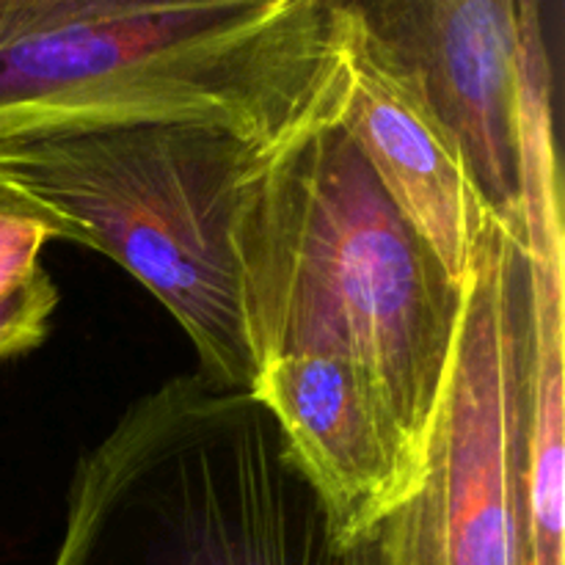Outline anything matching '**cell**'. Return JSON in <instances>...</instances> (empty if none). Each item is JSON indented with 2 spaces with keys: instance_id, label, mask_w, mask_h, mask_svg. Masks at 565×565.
Listing matches in <instances>:
<instances>
[{
  "instance_id": "3",
  "label": "cell",
  "mask_w": 565,
  "mask_h": 565,
  "mask_svg": "<svg viewBox=\"0 0 565 565\" xmlns=\"http://www.w3.org/2000/svg\"><path fill=\"white\" fill-rule=\"evenodd\" d=\"M53 565H362L248 392L182 375L81 458Z\"/></svg>"
},
{
  "instance_id": "8",
  "label": "cell",
  "mask_w": 565,
  "mask_h": 565,
  "mask_svg": "<svg viewBox=\"0 0 565 565\" xmlns=\"http://www.w3.org/2000/svg\"><path fill=\"white\" fill-rule=\"evenodd\" d=\"M519 248L527 287L530 550L533 565H565V232L546 50H533L524 70Z\"/></svg>"
},
{
  "instance_id": "2",
  "label": "cell",
  "mask_w": 565,
  "mask_h": 565,
  "mask_svg": "<svg viewBox=\"0 0 565 565\" xmlns=\"http://www.w3.org/2000/svg\"><path fill=\"white\" fill-rule=\"evenodd\" d=\"M232 246L252 367L287 353L345 356L425 461L463 285L447 279L340 121L254 174Z\"/></svg>"
},
{
  "instance_id": "7",
  "label": "cell",
  "mask_w": 565,
  "mask_h": 565,
  "mask_svg": "<svg viewBox=\"0 0 565 565\" xmlns=\"http://www.w3.org/2000/svg\"><path fill=\"white\" fill-rule=\"evenodd\" d=\"M248 395L276 423L345 550L419 489L425 461L379 390L345 356H276L254 370Z\"/></svg>"
},
{
  "instance_id": "4",
  "label": "cell",
  "mask_w": 565,
  "mask_h": 565,
  "mask_svg": "<svg viewBox=\"0 0 565 565\" xmlns=\"http://www.w3.org/2000/svg\"><path fill=\"white\" fill-rule=\"evenodd\" d=\"M281 149L210 125L0 143V196L53 237L116 259L174 315L196 348L199 375L248 392L232 226L243 188Z\"/></svg>"
},
{
  "instance_id": "10",
  "label": "cell",
  "mask_w": 565,
  "mask_h": 565,
  "mask_svg": "<svg viewBox=\"0 0 565 565\" xmlns=\"http://www.w3.org/2000/svg\"><path fill=\"white\" fill-rule=\"evenodd\" d=\"M58 307V290L47 270L0 292V362L36 348L47 337L50 318Z\"/></svg>"
},
{
  "instance_id": "6",
  "label": "cell",
  "mask_w": 565,
  "mask_h": 565,
  "mask_svg": "<svg viewBox=\"0 0 565 565\" xmlns=\"http://www.w3.org/2000/svg\"><path fill=\"white\" fill-rule=\"evenodd\" d=\"M461 149L497 218L519 235L522 88L544 9L533 0L353 3Z\"/></svg>"
},
{
  "instance_id": "1",
  "label": "cell",
  "mask_w": 565,
  "mask_h": 565,
  "mask_svg": "<svg viewBox=\"0 0 565 565\" xmlns=\"http://www.w3.org/2000/svg\"><path fill=\"white\" fill-rule=\"evenodd\" d=\"M348 83V3L0 0V143L210 125L281 149L340 121Z\"/></svg>"
},
{
  "instance_id": "5",
  "label": "cell",
  "mask_w": 565,
  "mask_h": 565,
  "mask_svg": "<svg viewBox=\"0 0 565 565\" xmlns=\"http://www.w3.org/2000/svg\"><path fill=\"white\" fill-rule=\"evenodd\" d=\"M527 423L524 259L500 224L463 279L419 489L353 544L362 565H533Z\"/></svg>"
},
{
  "instance_id": "9",
  "label": "cell",
  "mask_w": 565,
  "mask_h": 565,
  "mask_svg": "<svg viewBox=\"0 0 565 565\" xmlns=\"http://www.w3.org/2000/svg\"><path fill=\"white\" fill-rule=\"evenodd\" d=\"M348 6L351 83L340 127L356 143L397 213L439 259L447 279L461 287L486 237L502 221L406 70L359 22L353 3Z\"/></svg>"
}]
</instances>
